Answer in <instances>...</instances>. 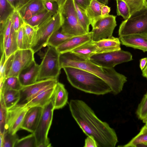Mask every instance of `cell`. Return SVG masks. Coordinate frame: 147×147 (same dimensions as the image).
I'll return each instance as SVG.
<instances>
[{"label":"cell","mask_w":147,"mask_h":147,"mask_svg":"<svg viewBox=\"0 0 147 147\" xmlns=\"http://www.w3.org/2000/svg\"><path fill=\"white\" fill-rule=\"evenodd\" d=\"M69 107L71 115L87 136H92L98 147H115L118 142L115 131L107 122L102 121L84 101L72 99Z\"/></svg>","instance_id":"6da1fadb"},{"label":"cell","mask_w":147,"mask_h":147,"mask_svg":"<svg viewBox=\"0 0 147 147\" xmlns=\"http://www.w3.org/2000/svg\"><path fill=\"white\" fill-rule=\"evenodd\" d=\"M61 68L71 67L84 70L98 76L111 88V93L116 95L123 90L127 78L117 72L113 68H108L98 65L90 61L80 58L71 52L60 54Z\"/></svg>","instance_id":"7a4b0ae2"},{"label":"cell","mask_w":147,"mask_h":147,"mask_svg":"<svg viewBox=\"0 0 147 147\" xmlns=\"http://www.w3.org/2000/svg\"><path fill=\"white\" fill-rule=\"evenodd\" d=\"M69 82L74 88L85 92L96 95L111 93L109 86L102 79L90 72L78 68H63Z\"/></svg>","instance_id":"3957f363"},{"label":"cell","mask_w":147,"mask_h":147,"mask_svg":"<svg viewBox=\"0 0 147 147\" xmlns=\"http://www.w3.org/2000/svg\"><path fill=\"white\" fill-rule=\"evenodd\" d=\"M59 11L63 32L73 36L87 33L79 21L74 0H65L61 3Z\"/></svg>","instance_id":"277c9868"},{"label":"cell","mask_w":147,"mask_h":147,"mask_svg":"<svg viewBox=\"0 0 147 147\" xmlns=\"http://www.w3.org/2000/svg\"><path fill=\"white\" fill-rule=\"evenodd\" d=\"M135 34L147 35V6L146 4L123 21L119 26V37Z\"/></svg>","instance_id":"5b68a950"},{"label":"cell","mask_w":147,"mask_h":147,"mask_svg":"<svg viewBox=\"0 0 147 147\" xmlns=\"http://www.w3.org/2000/svg\"><path fill=\"white\" fill-rule=\"evenodd\" d=\"M39 65L37 81L58 78L60 74L61 68L60 53L56 48L47 45Z\"/></svg>","instance_id":"8992f818"},{"label":"cell","mask_w":147,"mask_h":147,"mask_svg":"<svg viewBox=\"0 0 147 147\" xmlns=\"http://www.w3.org/2000/svg\"><path fill=\"white\" fill-rule=\"evenodd\" d=\"M61 25V16L59 11L37 28L31 47L34 53L47 46L51 36L59 29Z\"/></svg>","instance_id":"52a82bcc"},{"label":"cell","mask_w":147,"mask_h":147,"mask_svg":"<svg viewBox=\"0 0 147 147\" xmlns=\"http://www.w3.org/2000/svg\"><path fill=\"white\" fill-rule=\"evenodd\" d=\"M54 110L52 99L43 107L40 121L36 130L33 133L36 139L37 147L51 146L48 135L52 123Z\"/></svg>","instance_id":"ba28073f"},{"label":"cell","mask_w":147,"mask_h":147,"mask_svg":"<svg viewBox=\"0 0 147 147\" xmlns=\"http://www.w3.org/2000/svg\"><path fill=\"white\" fill-rule=\"evenodd\" d=\"M90 60L100 66L108 68L133 60L130 53L120 50L110 52L96 53L92 56Z\"/></svg>","instance_id":"9c48e42d"},{"label":"cell","mask_w":147,"mask_h":147,"mask_svg":"<svg viewBox=\"0 0 147 147\" xmlns=\"http://www.w3.org/2000/svg\"><path fill=\"white\" fill-rule=\"evenodd\" d=\"M116 17V16L109 15L95 20L91 25L92 28V40L96 41L112 36L117 25Z\"/></svg>","instance_id":"30bf717a"},{"label":"cell","mask_w":147,"mask_h":147,"mask_svg":"<svg viewBox=\"0 0 147 147\" xmlns=\"http://www.w3.org/2000/svg\"><path fill=\"white\" fill-rule=\"evenodd\" d=\"M58 82L57 79H49L37 81L32 84L23 86L19 90L20 98L16 105L26 106L43 89L51 85L56 84Z\"/></svg>","instance_id":"8fae6325"},{"label":"cell","mask_w":147,"mask_h":147,"mask_svg":"<svg viewBox=\"0 0 147 147\" xmlns=\"http://www.w3.org/2000/svg\"><path fill=\"white\" fill-rule=\"evenodd\" d=\"M34 54L31 49L17 50L13 54L11 67L7 77H18L20 73L34 60Z\"/></svg>","instance_id":"7c38bea8"},{"label":"cell","mask_w":147,"mask_h":147,"mask_svg":"<svg viewBox=\"0 0 147 147\" xmlns=\"http://www.w3.org/2000/svg\"><path fill=\"white\" fill-rule=\"evenodd\" d=\"M28 108L15 105L8 110L6 129L12 134L21 129L24 117Z\"/></svg>","instance_id":"4fadbf2b"},{"label":"cell","mask_w":147,"mask_h":147,"mask_svg":"<svg viewBox=\"0 0 147 147\" xmlns=\"http://www.w3.org/2000/svg\"><path fill=\"white\" fill-rule=\"evenodd\" d=\"M43 107L34 106L28 108L24 117L21 129L31 133L36 130L40 121Z\"/></svg>","instance_id":"5bb4252c"},{"label":"cell","mask_w":147,"mask_h":147,"mask_svg":"<svg viewBox=\"0 0 147 147\" xmlns=\"http://www.w3.org/2000/svg\"><path fill=\"white\" fill-rule=\"evenodd\" d=\"M92 40L91 31L82 35L74 36L56 48L60 54L71 52L74 49Z\"/></svg>","instance_id":"9a60e30c"},{"label":"cell","mask_w":147,"mask_h":147,"mask_svg":"<svg viewBox=\"0 0 147 147\" xmlns=\"http://www.w3.org/2000/svg\"><path fill=\"white\" fill-rule=\"evenodd\" d=\"M121 43L127 47L147 52V35L135 34L119 37Z\"/></svg>","instance_id":"2e32d148"},{"label":"cell","mask_w":147,"mask_h":147,"mask_svg":"<svg viewBox=\"0 0 147 147\" xmlns=\"http://www.w3.org/2000/svg\"><path fill=\"white\" fill-rule=\"evenodd\" d=\"M56 84L51 85L43 89L26 105V107L28 108L34 106L43 107L52 99Z\"/></svg>","instance_id":"e0dca14e"},{"label":"cell","mask_w":147,"mask_h":147,"mask_svg":"<svg viewBox=\"0 0 147 147\" xmlns=\"http://www.w3.org/2000/svg\"><path fill=\"white\" fill-rule=\"evenodd\" d=\"M39 65L34 60L19 74L18 78L23 86L32 84L37 81Z\"/></svg>","instance_id":"ac0fdd59"},{"label":"cell","mask_w":147,"mask_h":147,"mask_svg":"<svg viewBox=\"0 0 147 147\" xmlns=\"http://www.w3.org/2000/svg\"><path fill=\"white\" fill-rule=\"evenodd\" d=\"M97 47L96 53H103L121 50L119 38L113 36L94 41Z\"/></svg>","instance_id":"d6986e66"},{"label":"cell","mask_w":147,"mask_h":147,"mask_svg":"<svg viewBox=\"0 0 147 147\" xmlns=\"http://www.w3.org/2000/svg\"><path fill=\"white\" fill-rule=\"evenodd\" d=\"M45 9L42 0H31L18 11L25 22Z\"/></svg>","instance_id":"ffe728a7"},{"label":"cell","mask_w":147,"mask_h":147,"mask_svg":"<svg viewBox=\"0 0 147 147\" xmlns=\"http://www.w3.org/2000/svg\"><path fill=\"white\" fill-rule=\"evenodd\" d=\"M68 93L64 85L58 82L56 84L52 100L55 109H61L68 102Z\"/></svg>","instance_id":"44dd1931"},{"label":"cell","mask_w":147,"mask_h":147,"mask_svg":"<svg viewBox=\"0 0 147 147\" xmlns=\"http://www.w3.org/2000/svg\"><path fill=\"white\" fill-rule=\"evenodd\" d=\"M97 47L92 40L87 42L72 51L71 52L85 60L89 59L96 54Z\"/></svg>","instance_id":"7402d4cb"},{"label":"cell","mask_w":147,"mask_h":147,"mask_svg":"<svg viewBox=\"0 0 147 147\" xmlns=\"http://www.w3.org/2000/svg\"><path fill=\"white\" fill-rule=\"evenodd\" d=\"M5 106L8 110L16 105L20 98L19 91L9 89L0 90Z\"/></svg>","instance_id":"603a6c76"},{"label":"cell","mask_w":147,"mask_h":147,"mask_svg":"<svg viewBox=\"0 0 147 147\" xmlns=\"http://www.w3.org/2000/svg\"><path fill=\"white\" fill-rule=\"evenodd\" d=\"M54 15L53 13L48 11L45 9L25 22L37 30L38 27Z\"/></svg>","instance_id":"cb8c5ba5"},{"label":"cell","mask_w":147,"mask_h":147,"mask_svg":"<svg viewBox=\"0 0 147 147\" xmlns=\"http://www.w3.org/2000/svg\"><path fill=\"white\" fill-rule=\"evenodd\" d=\"M18 49L17 40V32L11 26L10 34L5 47L4 53L5 56V61Z\"/></svg>","instance_id":"d4e9b609"},{"label":"cell","mask_w":147,"mask_h":147,"mask_svg":"<svg viewBox=\"0 0 147 147\" xmlns=\"http://www.w3.org/2000/svg\"><path fill=\"white\" fill-rule=\"evenodd\" d=\"M104 5L96 0H92L86 10L90 20L91 25L96 19L102 16L101 10Z\"/></svg>","instance_id":"484cf974"},{"label":"cell","mask_w":147,"mask_h":147,"mask_svg":"<svg viewBox=\"0 0 147 147\" xmlns=\"http://www.w3.org/2000/svg\"><path fill=\"white\" fill-rule=\"evenodd\" d=\"M12 25L10 18L0 25L1 55L5 52L6 44L10 34Z\"/></svg>","instance_id":"4316f807"},{"label":"cell","mask_w":147,"mask_h":147,"mask_svg":"<svg viewBox=\"0 0 147 147\" xmlns=\"http://www.w3.org/2000/svg\"><path fill=\"white\" fill-rule=\"evenodd\" d=\"M13 54L11 55L6 61L5 53L1 55L0 63V88L2 87L5 80L7 77L11 68Z\"/></svg>","instance_id":"83f0119b"},{"label":"cell","mask_w":147,"mask_h":147,"mask_svg":"<svg viewBox=\"0 0 147 147\" xmlns=\"http://www.w3.org/2000/svg\"><path fill=\"white\" fill-rule=\"evenodd\" d=\"M73 36L63 32L61 28L51 35L48 40L47 45L56 48L62 43Z\"/></svg>","instance_id":"f1b7e54d"},{"label":"cell","mask_w":147,"mask_h":147,"mask_svg":"<svg viewBox=\"0 0 147 147\" xmlns=\"http://www.w3.org/2000/svg\"><path fill=\"white\" fill-rule=\"evenodd\" d=\"M147 142V126L145 124L141 129L140 132L127 144L118 146L122 147H136L140 144Z\"/></svg>","instance_id":"f546056e"},{"label":"cell","mask_w":147,"mask_h":147,"mask_svg":"<svg viewBox=\"0 0 147 147\" xmlns=\"http://www.w3.org/2000/svg\"><path fill=\"white\" fill-rule=\"evenodd\" d=\"M16 10L7 0H0V23L5 22Z\"/></svg>","instance_id":"4dcf8cb0"},{"label":"cell","mask_w":147,"mask_h":147,"mask_svg":"<svg viewBox=\"0 0 147 147\" xmlns=\"http://www.w3.org/2000/svg\"><path fill=\"white\" fill-rule=\"evenodd\" d=\"M74 3L79 22L85 32L88 33L90 22L86 11L80 7L75 2Z\"/></svg>","instance_id":"1f68e13d"},{"label":"cell","mask_w":147,"mask_h":147,"mask_svg":"<svg viewBox=\"0 0 147 147\" xmlns=\"http://www.w3.org/2000/svg\"><path fill=\"white\" fill-rule=\"evenodd\" d=\"M0 133L3 136L6 129L7 109L4 102L2 95L0 94Z\"/></svg>","instance_id":"d6a6232c"},{"label":"cell","mask_w":147,"mask_h":147,"mask_svg":"<svg viewBox=\"0 0 147 147\" xmlns=\"http://www.w3.org/2000/svg\"><path fill=\"white\" fill-rule=\"evenodd\" d=\"M23 87L18 77H9L5 80L0 90L4 89H9L19 91Z\"/></svg>","instance_id":"836d02e7"},{"label":"cell","mask_w":147,"mask_h":147,"mask_svg":"<svg viewBox=\"0 0 147 147\" xmlns=\"http://www.w3.org/2000/svg\"><path fill=\"white\" fill-rule=\"evenodd\" d=\"M14 147H37L36 138L34 133L18 139Z\"/></svg>","instance_id":"e575fe53"},{"label":"cell","mask_w":147,"mask_h":147,"mask_svg":"<svg viewBox=\"0 0 147 147\" xmlns=\"http://www.w3.org/2000/svg\"><path fill=\"white\" fill-rule=\"evenodd\" d=\"M17 40L19 49H31V45L28 40L22 26L17 32Z\"/></svg>","instance_id":"d590c367"},{"label":"cell","mask_w":147,"mask_h":147,"mask_svg":"<svg viewBox=\"0 0 147 147\" xmlns=\"http://www.w3.org/2000/svg\"><path fill=\"white\" fill-rule=\"evenodd\" d=\"M138 118L143 120L147 116V92L144 95L140 102L138 104L136 111Z\"/></svg>","instance_id":"8d00e7d4"},{"label":"cell","mask_w":147,"mask_h":147,"mask_svg":"<svg viewBox=\"0 0 147 147\" xmlns=\"http://www.w3.org/2000/svg\"><path fill=\"white\" fill-rule=\"evenodd\" d=\"M117 2V15L121 16L125 20L129 18L130 13L129 8L123 0H116Z\"/></svg>","instance_id":"74e56055"},{"label":"cell","mask_w":147,"mask_h":147,"mask_svg":"<svg viewBox=\"0 0 147 147\" xmlns=\"http://www.w3.org/2000/svg\"><path fill=\"white\" fill-rule=\"evenodd\" d=\"M3 138L1 147H14L15 144L19 139L18 137L16 134H12L8 130L5 131Z\"/></svg>","instance_id":"f35d334b"},{"label":"cell","mask_w":147,"mask_h":147,"mask_svg":"<svg viewBox=\"0 0 147 147\" xmlns=\"http://www.w3.org/2000/svg\"><path fill=\"white\" fill-rule=\"evenodd\" d=\"M9 18L12 27L17 32L19 29L22 26L24 21L18 10H15Z\"/></svg>","instance_id":"ab89813d"},{"label":"cell","mask_w":147,"mask_h":147,"mask_svg":"<svg viewBox=\"0 0 147 147\" xmlns=\"http://www.w3.org/2000/svg\"><path fill=\"white\" fill-rule=\"evenodd\" d=\"M129 9L130 15L142 8L145 4V0H123Z\"/></svg>","instance_id":"60d3db41"},{"label":"cell","mask_w":147,"mask_h":147,"mask_svg":"<svg viewBox=\"0 0 147 147\" xmlns=\"http://www.w3.org/2000/svg\"><path fill=\"white\" fill-rule=\"evenodd\" d=\"M22 26L28 40L31 46L37 29L25 22Z\"/></svg>","instance_id":"b9f144b4"},{"label":"cell","mask_w":147,"mask_h":147,"mask_svg":"<svg viewBox=\"0 0 147 147\" xmlns=\"http://www.w3.org/2000/svg\"><path fill=\"white\" fill-rule=\"evenodd\" d=\"M42 1L45 9L48 11L55 14L59 11V5L57 2L49 0Z\"/></svg>","instance_id":"7bdbcfd3"},{"label":"cell","mask_w":147,"mask_h":147,"mask_svg":"<svg viewBox=\"0 0 147 147\" xmlns=\"http://www.w3.org/2000/svg\"><path fill=\"white\" fill-rule=\"evenodd\" d=\"M16 10H18L31 0H7Z\"/></svg>","instance_id":"ee69618b"},{"label":"cell","mask_w":147,"mask_h":147,"mask_svg":"<svg viewBox=\"0 0 147 147\" xmlns=\"http://www.w3.org/2000/svg\"><path fill=\"white\" fill-rule=\"evenodd\" d=\"M84 147H98V145L94 138L92 136H89L85 139Z\"/></svg>","instance_id":"f6af8a7d"},{"label":"cell","mask_w":147,"mask_h":147,"mask_svg":"<svg viewBox=\"0 0 147 147\" xmlns=\"http://www.w3.org/2000/svg\"><path fill=\"white\" fill-rule=\"evenodd\" d=\"M92 0H74L80 7L86 10L87 8L90 5Z\"/></svg>","instance_id":"bcb514c9"},{"label":"cell","mask_w":147,"mask_h":147,"mask_svg":"<svg viewBox=\"0 0 147 147\" xmlns=\"http://www.w3.org/2000/svg\"><path fill=\"white\" fill-rule=\"evenodd\" d=\"M111 10L110 7L106 5H104L101 10V15L102 16L109 15Z\"/></svg>","instance_id":"7dc6e473"},{"label":"cell","mask_w":147,"mask_h":147,"mask_svg":"<svg viewBox=\"0 0 147 147\" xmlns=\"http://www.w3.org/2000/svg\"><path fill=\"white\" fill-rule=\"evenodd\" d=\"M147 64V58L145 57L141 59L140 60V67L142 70L145 67Z\"/></svg>","instance_id":"c3c4849f"},{"label":"cell","mask_w":147,"mask_h":147,"mask_svg":"<svg viewBox=\"0 0 147 147\" xmlns=\"http://www.w3.org/2000/svg\"><path fill=\"white\" fill-rule=\"evenodd\" d=\"M142 75L147 79V64L145 67L142 70Z\"/></svg>","instance_id":"681fc988"},{"label":"cell","mask_w":147,"mask_h":147,"mask_svg":"<svg viewBox=\"0 0 147 147\" xmlns=\"http://www.w3.org/2000/svg\"><path fill=\"white\" fill-rule=\"evenodd\" d=\"M99 2L105 5H107L109 0H96Z\"/></svg>","instance_id":"f907efd6"},{"label":"cell","mask_w":147,"mask_h":147,"mask_svg":"<svg viewBox=\"0 0 147 147\" xmlns=\"http://www.w3.org/2000/svg\"><path fill=\"white\" fill-rule=\"evenodd\" d=\"M147 147V142L138 145L136 147Z\"/></svg>","instance_id":"816d5d0a"},{"label":"cell","mask_w":147,"mask_h":147,"mask_svg":"<svg viewBox=\"0 0 147 147\" xmlns=\"http://www.w3.org/2000/svg\"><path fill=\"white\" fill-rule=\"evenodd\" d=\"M51 0V1H55L57 2L59 4V3L62 2H63L65 0Z\"/></svg>","instance_id":"f5cc1de1"},{"label":"cell","mask_w":147,"mask_h":147,"mask_svg":"<svg viewBox=\"0 0 147 147\" xmlns=\"http://www.w3.org/2000/svg\"><path fill=\"white\" fill-rule=\"evenodd\" d=\"M142 122L143 123H145V125L147 126V120Z\"/></svg>","instance_id":"db71d44e"},{"label":"cell","mask_w":147,"mask_h":147,"mask_svg":"<svg viewBox=\"0 0 147 147\" xmlns=\"http://www.w3.org/2000/svg\"><path fill=\"white\" fill-rule=\"evenodd\" d=\"M147 120V117H146V118H145L143 120H142V121H146Z\"/></svg>","instance_id":"11a10c76"},{"label":"cell","mask_w":147,"mask_h":147,"mask_svg":"<svg viewBox=\"0 0 147 147\" xmlns=\"http://www.w3.org/2000/svg\"><path fill=\"white\" fill-rule=\"evenodd\" d=\"M145 4L147 6V0H145Z\"/></svg>","instance_id":"9f6ffc18"}]
</instances>
